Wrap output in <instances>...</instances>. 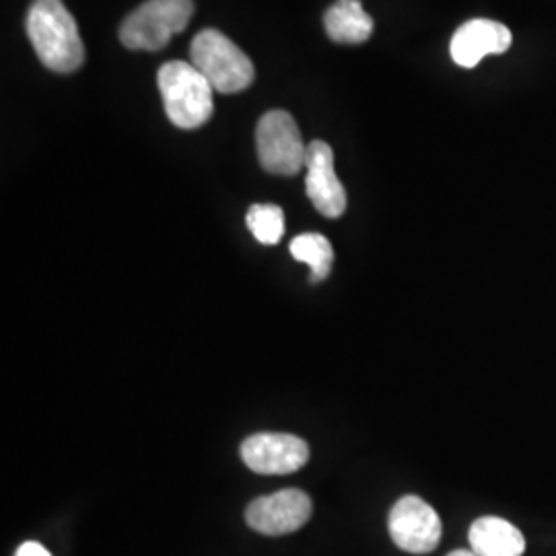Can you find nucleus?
<instances>
[{
  "mask_svg": "<svg viewBox=\"0 0 556 556\" xmlns=\"http://www.w3.org/2000/svg\"><path fill=\"white\" fill-rule=\"evenodd\" d=\"M27 36L41 60L54 73H75L85 62L77 21L62 0H36L27 13Z\"/></svg>",
  "mask_w": 556,
  "mask_h": 556,
  "instance_id": "f257e3e1",
  "label": "nucleus"
},
{
  "mask_svg": "<svg viewBox=\"0 0 556 556\" xmlns=\"http://www.w3.org/2000/svg\"><path fill=\"white\" fill-rule=\"evenodd\" d=\"M248 229L264 245H277L285 236V213L277 204H254L248 211Z\"/></svg>",
  "mask_w": 556,
  "mask_h": 556,
  "instance_id": "4468645a",
  "label": "nucleus"
},
{
  "mask_svg": "<svg viewBox=\"0 0 556 556\" xmlns=\"http://www.w3.org/2000/svg\"><path fill=\"white\" fill-rule=\"evenodd\" d=\"M291 254L293 258L307 264L312 268L309 280L318 285L330 277L332 264H334V250L332 243L319 233H303L291 241Z\"/></svg>",
  "mask_w": 556,
  "mask_h": 556,
  "instance_id": "ddd939ff",
  "label": "nucleus"
},
{
  "mask_svg": "<svg viewBox=\"0 0 556 556\" xmlns=\"http://www.w3.org/2000/svg\"><path fill=\"white\" fill-rule=\"evenodd\" d=\"M194 15V0H147L119 27V41L130 50L157 52L181 34Z\"/></svg>",
  "mask_w": 556,
  "mask_h": 556,
  "instance_id": "20e7f679",
  "label": "nucleus"
},
{
  "mask_svg": "<svg viewBox=\"0 0 556 556\" xmlns=\"http://www.w3.org/2000/svg\"><path fill=\"white\" fill-rule=\"evenodd\" d=\"M241 457L256 475H293L307 464L309 445L291 433H258L241 443Z\"/></svg>",
  "mask_w": 556,
  "mask_h": 556,
  "instance_id": "0eeeda50",
  "label": "nucleus"
},
{
  "mask_svg": "<svg viewBox=\"0 0 556 556\" xmlns=\"http://www.w3.org/2000/svg\"><path fill=\"white\" fill-rule=\"evenodd\" d=\"M312 517V498L298 489H285L256 498L245 509V521L264 536H285L303 528Z\"/></svg>",
  "mask_w": 556,
  "mask_h": 556,
  "instance_id": "6e6552de",
  "label": "nucleus"
},
{
  "mask_svg": "<svg viewBox=\"0 0 556 556\" xmlns=\"http://www.w3.org/2000/svg\"><path fill=\"white\" fill-rule=\"evenodd\" d=\"M157 85L167 118L181 130L200 128L213 116L215 89L192 62H165Z\"/></svg>",
  "mask_w": 556,
  "mask_h": 556,
  "instance_id": "f03ea898",
  "label": "nucleus"
},
{
  "mask_svg": "<svg viewBox=\"0 0 556 556\" xmlns=\"http://www.w3.org/2000/svg\"><path fill=\"white\" fill-rule=\"evenodd\" d=\"M15 556H52L48 548H43L40 542H23Z\"/></svg>",
  "mask_w": 556,
  "mask_h": 556,
  "instance_id": "2eb2a0df",
  "label": "nucleus"
},
{
  "mask_svg": "<svg viewBox=\"0 0 556 556\" xmlns=\"http://www.w3.org/2000/svg\"><path fill=\"white\" fill-rule=\"evenodd\" d=\"M324 27L337 43H363L374 34V20L361 0H337L324 15Z\"/></svg>",
  "mask_w": 556,
  "mask_h": 556,
  "instance_id": "f8f14e48",
  "label": "nucleus"
},
{
  "mask_svg": "<svg viewBox=\"0 0 556 556\" xmlns=\"http://www.w3.org/2000/svg\"><path fill=\"white\" fill-rule=\"evenodd\" d=\"M511 31L497 21L472 20L464 23L450 43V54L462 68H475L489 54H505L511 48Z\"/></svg>",
  "mask_w": 556,
  "mask_h": 556,
  "instance_id": "9d476101",
  "label": "nucleus"
},
{
  "mask_svg": "<svg viewBox=\"0 0 556 556\" xmlns=\"http://www.w3.org/2000/svg\"><path fill=\"white\" fill-rule=\"evenodd\" d=\"M447 556H477L472 551H454V553H450Z\"/></svg>",
  "mask_w": 556,
  "mask_h": 556,
  "instance_id": "dca6fc26",
  "label": "nucleus"
},
{
  "mask_svg": "<svg viewBox=\"0 0 556 556\" xmlns=\"http://www.w3.org/2000/svg\"><path fill=\"white\" fill-rule=\"evenodd\" d=\"M388 530L400 551L410 555L433 553L441 542L439 514L420 497L406 495L397 498L388 517Z\"/></svg>",
  "mask_w": 556,
  "mask_h": 556,
  "instance_id": "423d86ee",
  "label": "nucleus"
},
{
  "mask_svg": "<svg viewBox=\"0 0 556 556\" xmlns=\"http://www.w3.org/2000/svg\"><path fill=\"white\" fill-rule=\"evenodd\" d=\"M305 190L316 211L328 219H338L346 211V192L334 172L332 147L324 140L307 144Z\"/></svg>",
  "mask_w": 556,
  "mask_h": 556,
  "instance_id": "1a4fd4ad",
  "label": "nucleus"
},
{
  "mask_svg": "<svg viewBox=\"0 0 556 556\" xmlns=\"http://www.w3.org/2000/svg\"><path fill=\"white\" fill-rule=\"evenodd\" d=\"M468 540L477 556H523L526 553L521 530L503 517H478L470 526Z\"/></svg>",
  "mask_w": 556,
  "mask_h": 556,
  "instance_id": "9b49d317",
  "label": "nucleus"
},
{
  "mask_svg": "<svg viewBox=\"0 0 556 556\" xmlns=\"http://www.w3.org/2000/svg\"><path fill=\"white\" fill-rule=\"evenodd\" d=\"M260 163L268 174L295 176L305 167L307 147L303 144L298 122L289 112H266L256 128Z\"/></svg>",
  "mask_w": 556,
  "mask_h": 556,
  "instance_id": "39448f33",
  "label": "nucleus"
},
{
  "mask_svg": "<svg viewBox=\"0 0 556 556\" xmlns=\"http://www.w3.org/2000/svg\"><path fill=\"white\" fill-rule=\"evenodd\" d=\"M190 62L215 91L225 96L248 89L256 77L250 56L217 29H202L197 34L190 46Z\"/></svg>",
  "mask_w": 556,
  "mask_h": 556,
  "instance_id": "7ed1b4c3",
  "label": "nucleus"
}]
</instances>
